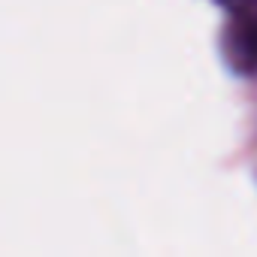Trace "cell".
Listing matches in <instances>:
<instances>
[{"mask_svg": "<svg viewBox=\"0 0 257 257\" xmlns=\"http://www.w3.org/2000/svg\"><path fill=\"white\" fill-rule=\"evenodd\" d=\"M227 46H230V58L236 61V67H257V25H236L227 34Z\"/></svg>", "mask_w": 257, "mask_h": 257, "instance_id": "obj_1", "label": "cell"}]
</instances>
